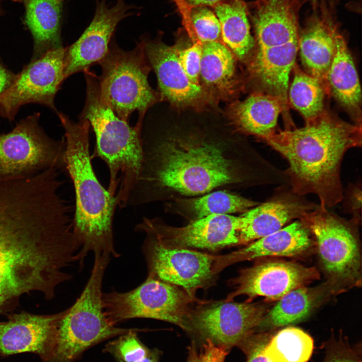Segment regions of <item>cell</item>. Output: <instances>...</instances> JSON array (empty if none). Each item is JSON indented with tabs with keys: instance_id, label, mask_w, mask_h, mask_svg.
<instances>
[{
	"instance_id": "cell-1",
	"label": "cell",
	"mask_w": 362,
	"mask_h": 362,
	"mask_svg": "<svg viewBox=\"0 0 362 362\" xmlns=\"http://www.w3.org/2000/svg\"><path fill=\"white\" fill-rule=\"evenodd\" d=\"M58 184L40 173L0 183V315L37 292L52 299L76 261L69 208Z\"/></svg>"
},
{
	"instance_id": "cell-2",
	"label": "cell",
	"mask_w": 362,
	"mask_h": 362,
	"mask_svg": "<svg viewBox=\"0 0 362 362\" xmlns=\"http://www.w3.org/2000/svg\"><path fill=\"white\" fill-rule=\"evenodd\" d=\"M142 158L128 206L194 196L250 181L248 149L197 134L142 132Z\"/></svg>"
},
{
	"instance_id": "cell-3",
	"label": "cell",
	"mask_w": 362,
	"mask_h": 362,
	"mask_svg": "<svg viewBox=\"0 0 362 362\" xmlns=\"http://www.w3.org/2000/svg\"><path fill=\"white\" fill-rule=\"evenodd\" d=\"M263 140L288 161L286 174L293 192L315 194L328 208L344 198L341 162L348 150L361 146V126L324 112L302 128L275 132Z\"/></svg>"
},
{
	"instance_id": "cell-4",
	"label": "cell",
	"mask_w": 362,
	"mask_h": 362,
	"mask_svg": "<svg viewBox=\"0 0 362 362\" xmlns=\"http://www.w3.org/2000/svg\"><path fill=\"white\" fill-rule=\"evenodd\" d=\"M64 128L65 171L73 185L75 209L72 228L77 253L76 262L81 270L87 254L105 253L120 256L115 247L113 219L116 199L98 180L89 153L90 124L85 120L77 123L66 115L57 113Z\"/></svg>"
},
{
	"instance_id": "cell-5",
	"label": "cell",
	"mask_w": 362,
	"mask_h": 362,
	"mask_svg": "<svg viewBox=\"0 0 362 362\" xmlns=\"http://www.w3.org/2000/svg\"><path fill=\"white\" fill-rule=\"evenodd\" d=\"M86 100L79 120H87L96 138L94 157L107 165L110 174L108 191L116 199L118 206H127L130 194L139 174L142 158V123L131 127L119 118L102 98L98 76L84 72Z\"/></svg>"
},
{
	"instance_id": "cell-6",
	"label": "cell",
	"mask_w": 362,
	"mask_h": 362,
	"mask_svg": "<svg viewBox=\"0 0 362 362\" xmlns=\"http://www.w3.org/2000/svg\"><path fill=\"white\" fill-rule=\"evenodd\" d=\"M110 259L105 255L95 256L86 284L74 304L63 310L51 353L42 362H74L93 346L134 329L118 327L105 315L102 284Z\"/></svg>"
},
{
	"instance_id": "cell-7",
	"label": "cell",
	"mask_w": 362,
	"mask_h": 362,
	"mask_svg": "<svg viewBox=\"0 0 362 362\" xmlns=\"http://www.w3.org/2000/svg\"><path fill=\"white\" fill-rule=\"evenodd\" d=\"M142 42L131 51L111 44L105 57L98 63L102 74L98 76L102 98L116 115L128 122L137 111L138 122H143L146 111L157 100L148 81L149 67Z\"/></svg>"
},
{
	"instance_id": "cell-8",
	"label": "cell",
	"mask_w": 362,
	"mask_h": 362,
	"mask_svg": "<svg viewBox=\"0 0 362 362\" xmlns=\"http://www.w3.org/2000/svg\"><path fill=\"white\" fill-rule=\"evenodd\" d=\"M253 22L258 49L250 65L251 72L266 93L287 103L289 74L298 51L299 22L279 11L262 14Z\"/></svg>"
},
{
	"instance_id": "cell-9",
	"label": "cell",
	"mask_w": 362,
	"mask_h": 362,
	"mask_svg": "<svg viewBox=\"0 0 362 362\" xmlns=\"http://www.w3.org/2000/svg\"><path fill=\"white\" fill-rule=\"evenodd\" d=\"M317 245L322 266L331 286H355L361 283V257L353 221H347L320 205L299 219Z\"/></svg>"
},
{
	"instance_id": "cell-10",
	"label": "cell",
	"mask_w": 362,
	"mask_h": 362,
	"mask_svg": "<svg viewBox=\"0 0 362 362\" xmlns=\"http://www.w3.org/2000/svg\"><path fill=\"white\" fill-rule=\"evenodd\" d=\"M195 299L182 288L150 276L131 290H112L102 296L105 315L114 325L131 319L149 318L188 331L190 306Z\"/></svg>"
},
{
	"instance_id": "cell-11",
	"label": "cell",
	"mask_w": 362,
	"mask_h": 362,
	"mask_svg": "<svg viewBox=\"0 0 362 362\" xmlns=\"http://www.w3.org/2000/svg\"><path fill=\"white\" fill-rule=\"evenodd\" d=\"M39 113L0 133V183L33 176L49 168L65 171V139L49 137L39 123Z\"/></svg>"
},
{
	"instance_id": "cell-12",
	"label": "cell",
	"mask_w": 362,
	"mask_h": 362,
	"mask_svg": "<svg viewBox=\"0 0 362 362\" xmlns=\"http://www.w3.org/2000/svg\"><path fill=\"white\" fill-rule=\"evenodd\" d=\"M240 221V216L217 214L190 221L185 226L174 227L159 218L145 217L135 230L167 247L214 251L238 245Z\"/></svg>"
},
{
	"instance_id": "cell-13",
	"label": "cell",
	"mask_w": 362,
	"mask_h": 362,
	"mask_svg": "<svg viewBox=\"0 0 362 362\" xmlns=\"http://www.w3.org/2000/svg\"><path fill=\"white\" fill-rule=\"evenodd\" d=\"M266 309L264 304L251 302H204L191 309L189 331L195 330L206 339L228 349L240 346L256 332Z\"/></svg>"
},
{
	"instance_id": "cell-14",
	"label": "cell",
	"mask_w": 362,
	"mask_h": 362,
	"mask_svg": "<svg viewBox=\"0 0 362 362\" xmlns=\"http://www.w3.org/2000/svg\"><path fill=\"white\" fill-rule=\"evenodd\" d=\"M145 237L142 251L148 276L177 286L193 298L197 290L213 281L216 255L167 247L149 235Z\"/></svg>"
},
{
	"instance_id": "cell-15",
	"label": "cell",
	"mask_w": 362,
	"mask_h": 362,
	"mask_svg": "<svg viewBox=\"0 0 362 362\" xmlns=\"http://www.w3.org/2000/svg\"><path fill=\"white\" fill-rule=\"evenodd\" d=\"M63 47L48 51L32 60L17 74L11 86L0 97V116L11 121L23 105L37 103L58 112L54 98L64 77Z\"/></svg>"
},
{
	"instance_id": "cell-16",
	"label": "cell",
	"mask_w": 362,
	"mask_h": 362,
	"mask_svg": "<svg viewBox=\"0 0 362 362\" xmlns=\"http://www.w3.org/2000/svg\"><path fill=\"white\" fill-rule=\"evenodd\" d=\"M319 277L313 267L282 260L262 261L242 269L237 277L230 281L234 291L225 300L233 301L237 296L245 295L248 302L260 296L266 301H278L291 291L305 286Z\"/></svg>"
},
{
	"instance_id": "cell-17",
	"label": "cell",
	"mask_w": 362,
	"mask_h": 362,
	"mask_svg": "<svg viewBox=\"0 0 362 362\" xmlns=\"http://www.w3.org/2000/svg\"><path fill=\"white\" fill-rule=\"evenodd\" d=\"M129 6L117 0L109 7L104 0L97 4L94 17L79 38L67 48L64 57V77L85 72L107 55L118 24L129 15Z\"/></svg>"
},
{
	"instance_id": "cell-18",
	"label": "cell",
	"mask_w": 362,
	"mask_h": 362,
	"mask_svg": "<svg viewBox=\"0 0 362 362\" xmlns=\"http://www.w3.org/2000/svg\"><path fill=\"white\" fill-rule=\"evenodd\" d=\"M63 311L53 314L38 315L23 311L7 315L0 322V354L9 355L30 352L45 361L49 357L58 323Z\"/></svg>"
},
{
	"instance_id": "cell-19",
	"label": "cell",
	"mask_w": 362,
	"mask_h": 362,
	"mask_svg": "<svg viewBox=\"0 0 362 362\" xmlns=\"http://www.w3.org/2000/svg\"><path fill=\"white\" fill-rule=\"evenodd\" d=\"M317 205L291 189H281L269 201L240 216L238 245H245L280 229Z\"/></svg>"
},
{
	"instance_id": "cell-20",
	"label": "cell",
	"mask_w": 362,
	"mask_h": 362,
	"mask_svg": "<svg viewBox=\"0 0 362 362\" xmlns=\"http://www.w3.org/2000/svg\"><path fill=\"white\" fill-rule=\"evenodd\" d=\"M312 236L300 220L250 242L230 253L216 255L214 271L217 274L236 262L268 256L291 257L301 254L312 244Z\"/></svg>"
},
{
	"instance_id": "cell-21",
	"label": "cell",
	"mask_w": 362,
	"mask_h": 362,
	"mask_svg": "<svg viewBox=\"0 0 362 362\" xmlns=\"http://www.w3.org/2000/svg\"><path fill=\"white\" fill-rule=\"evenodd\" d=\"M148 61L157 78L162 97L177 105L195 102L203 95L201 85L193 83L178 57V48L159 41H142Z\"/></svg>"
},
{
	"instance_id": "cell-22",
	"label": "cell",
	"mask_w": 362,
	"mask_h": 362,
	"mask_svg": "<svg viewBox=\"0 0 362 362\" xmlns=\"http://www.w3.org/2000/svg\"><path fill=\"white\" fill-rule=\"evenodd\" d=\"M318 10L309 18L300 34L298 50L307 73L326 84L340 32L328 8Z\"/></svg>"
},
{
	"instance_id": "cell-23",
	"label": "cell",
	"mask_w": 362,
	"mask_h": 362,
	"mask_svg": "<svg viewBox=\"0 0 362 362\" xmlns=\"http://www.w3.org/2000/svg\"><path fill=\"white\" fill-rule=\"evenodd\" d=\"M281 98L268 93H255L233 105L231 116L238 131L262 140L276 131L280 114L285 109Z\"/></svg>"
},
{
	"instance_id": "cell-24",
	"label": "cell",
	"mask_w": 362,
	"mask_h": 362,
	"mask_svg": "<svg viewBox=\"0 0 362 362\" xmlns=\"http://www.w3.org/2000/svg\"><path fill=\"white\" fill-rule=\"evenodd\" d=\"M327 88L336 100L353 115L360 114L361 93L356 67L340 32L326 77Z\"/></svg>"
},
{
	"instance_id": "cell-25",
	"label": "cell",
	"mask_w": 362,
	"mask_h": 362,
	"mask_svg": "<svg viewBox=\"0 0 362 362\" xmlns=\"http://www.w3.org/2000/svg\"><path fill=\"white\" fill-rule=\"evenodd\" d=\"M26 25L34 40L32 60L62 47L60 19L63 0H23Z\"/></svg>"
},
{
	"instance_id": "cell-26",
	"label": "cell",
	"mask_w": 362,
	"mask_h": 362,
	"mask_svg": "<svg viewBox=\"0 0 362 362\" xmlns=\"http://www.w3.org/2000/svg\"><path fill=\"white\" fill-rule=\"evenodd\" d=\"M172 200L166 209L190 221L212 215L243 213L260 203L225 191H215L197 198Z\"/></svg>"
},
{
	"instance_id": "cell-27",
	"label": "cell",
	"mask_w": 362,
	"mask_h": 362,
	"mask_svg": "<svg viewBox=\"0 0 362 362\" xmlns=\"http://www.w3.org/2000/svg\"><path fill=\"white\" fill-rule=\"evenodd\" d=\"M323 290L303 286L288 292L266 313L256 332L292 325L305 320L323 298Z\"/></svg>"
},
{
	"instance_id": "cell-28",
	"label": "cell",
	"mask_w": 362,
	"mask_h": 362,
	"mask_svg": "<svg viewBox=\"0 0 362 362\" xmlns=\"http://www.w3.org/2000/svg\"><path fill=\"white\" fill-rule=\"evenodd\" d=\"M221 27L223 43L240 59L254 46L246 7L242 0H226L213 7Z\"/></svg>"
},
{
	"instance_id": "cell-29",
	"label": "cell",
	"mask_w": 362,
	"mask_h": 362,
	"mask_svg": "<svg viewBox=\"0 0 362 362\" xmlns=\"http://www.w3.org/2000/svg\"><path fill=\"white\" fill-rule=\"evenodd\" d=\"M235 59L222 42L203 43L200 78L209 88L224 91L230 89L235 80Z\"/></svg>"
},
{
	"instance_id": "cell-30",
	"label": "cell",
	"mask_w": 362,
	"mask_h": 362,
	"mask_svg": "<svg viewBox=\"0 0 362 362\" xmlns=\"http://www.w3.org/2000/svg\"><path fill=\"white\" fill-rule=\"evenodd\" d=\"M314 349L312 337L300 328L289 326L273 334L264 347L267 362H307Z\"/></svg>"
},
{
	"instance_id": "cell-31",
	"label": "cell",
	"mask_w": 362,
	"mask_h": 362,
	"mask_svg": "<svg viewBox=\"0 0 362 362\" xmlns=\"http://www.w3.org/2000/svg\"><path fill=\"white\" fill-rule=\"evenodd\" d=\"M326 88L320 79L295 68L288 95L291 104L302 115L306 122L314 120L324 112Z\"/></svg>"
},
{
	"instance_id": "cell-32",
	"label": "cell",
	"mask_w": 362,
	"mask_h": 362,
	"mask_svg": "<svg viewBox=\"0 0 362 362\" xmlns=\"http://www.w3.org/2000/svg\"><path fill=\"white\" fill-rule=\"evenodd\" d=\"M176 5L185 28L193 43L222 42L219 21L211 10L206 6L190 7L182 2H178Z\"/></svg>"
},
{
	"instance_id": "cell-33",
	"label": "cell",
	"mask_w": 362,
	"mask_h": 362,
	"mask_svg": "<svg viewBox=\"0 0 362 362\" xmlns=\"http://www.w3.org/2000/svg\"><path fill=\"white\" fill-rule=\"evenodd\" d=\"M142 331L134 328L117 336L106 344L104 350L118 362H158V351L148 348L138 337L137 332Z\"/></svg>"
},
{
	"instance_id": "cell-34",
	"label": "cell",
	"mask_w": 362,
	"mask_h": 362,
	"mask_svg": "<svg viewBox=\"0 0 362 362\" xmlns=\"http://www.w3.org/2000/svg\"><path fill=\"white\" fill-rule=\"evenodd\" d=\"M322 362H361V350L351 346L343 337H331L325 345Z\"/></svg>"
},
{
	"instance_id": "cell-35",
	"label": "cell",
	"mask_w": 362,
	"mask_h": 362,
	"mask_svg": "<svg viewBox=\"0 0 362 362\" xmlns=\"http://www.w3.org/2000/svg\"><path fill=\"white\" fill-rule=\"evenodd\" d=\"M203 43L200 42L186 49H178V57L180 64L190 80L200 85V68Z\"/></svg>"
},
{
	"instance_id": "cell-36",
	"label": "cell",
	"mask_w": 362,
	"mask_h": 362,
	"mask_svg": "<svg viewBox=\"0 0 362 362\" xmlns=\"http://www.w3.org/2000/svg\"><path fill=\"white\" fill-rule=\"evenodd\" d=\"M228 349L206 339L202 346L197 347L193 344L191 346L187 362H224Z\"/></svg>"
},
{
	"instance_id": "cell-37",
	"label": "cell",
	"mask_w": 362,
	"mask_h": 362,
	"mask_svg": "<svg viewBox=\"0 0 362 362\" xmlns=\"http://www.w3.org/2000/svg\"><path fill=\"white\" fill-rule=\"evenodd\" d=\"M273 334L267 331L255 332L240 345L247 356L246 362H267L263 350Z\"/></svg>"
},
{
	"instance_id": "cell-38",
	"label": "cell",
	"mask_w": 362,
	"mask_h": 362,
	"mask_svg": "<svg viewBox=\"0 0 362 362\" xmlns=\"http://www.w3.org/2000/svg\"><path fill=\"white\" fill-rule=\"evenodd\" d=\"M346 209L350 212L353 221L356 224L361 218V186L355 185L349 188L345 200Z\"/></svg>"
},
{
	"instance_id": "cell-39",
	"label": "cell",
	"mask_w": 362,
	"mask_h": 362,
	"mask_svg": "<svg viewBox=\"0 0 362 362\" xmlns=\"http://www.w3.org/2000/svg\"><path fill=\"white\" fill-rule=\"evenodd\" d=\"M17 74L8 69L0 62V97L14 82Z\"/></svg>"
},
{
	"instance_id": "cell-40",
	"label": "cell",
	"mask_w": 362,
	"mask_h": 362,
	"mask_svg": "<svg viewBox=\"0 0 362 362\" xmlns=\"http://www.w3.org/2000/svg\"><path fill=\"white\" fill-rule=\"evenodd\" d=\"M189 7L211 6L225 1L226 0H183Z\"/></svg>"
},
{
	"instance_id": "cell-41",
	"label": "cell",
	"mask_w": 362,
	"mask_h": 362,
	"mask_svg": "<svg viewBox=\"0 0 362 362\" xmlns=\"http://www.w3.org/2000/svg\"><path fill=\"white\" fill-rule=\"evenodd\" d=\"M315 9H319L323 8H328L329 0H311Z\"/></svg>"
},
{
	"instance_id": "cell-42",
	"label": "cell",
	"mask_w": 362,
	"mask_h": 362,
	"mask_svg": "<svg viewBox=\"0 0 362 362\" xmlns=\"http://www.w3.org/2000/svg\"><path fill=\"white\" fill-rule=\"evenodd\" d=\"M13 1H16V2H22L23 0H13Z\"/></svg>"
}]
</instances>
